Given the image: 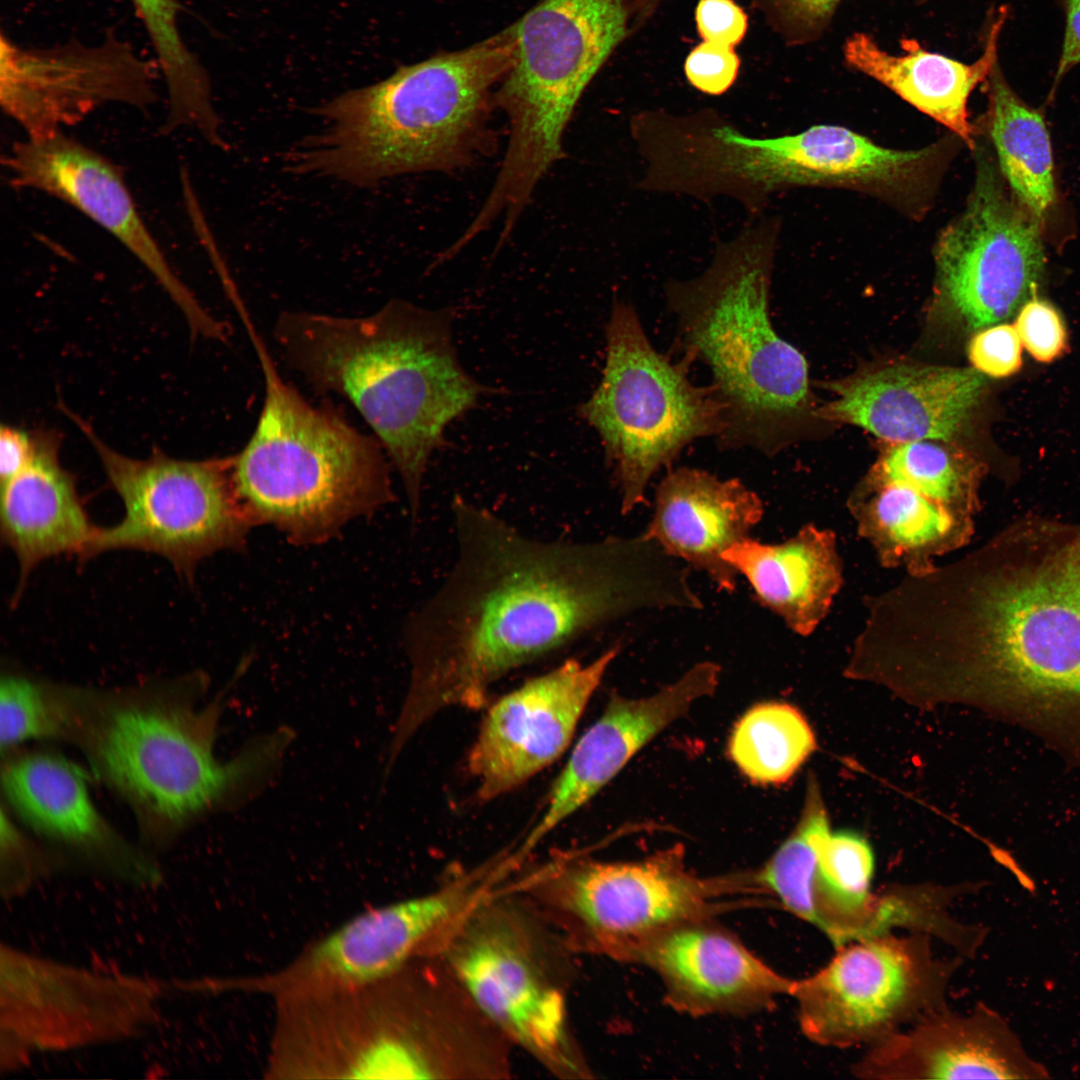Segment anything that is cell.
<instances>
[{"instance_id": "6da1fadb", "label": "cell", "mask_w": 1080, "mask_h": 1080, "mask_svg": "<svg viewBox=\"0 0 1080 1080\" xmlns=\"http://www.w3.org/2000/svg\"><path fill=\"white\" fill-rule=\"evenodd\" d=\"M864 606V668L907 703L1039 722L1080 714L1079 523L1019 519Z\"/></svg>"}, {"instance_id": "7a4b0ae2", "label": "cell", "mask_w": 1080, "mask_h": 1080, "mask_svg": "<svg viewBox=\"0 0 1080 1080\" xmlns=\"http://www.w3.org/2000/svg\"><path fill=\"white\" fill-rule=\"evenodd\" d=\"M451 513L455 559L405 629L410 678L395 751L439 711L481 707L501 677L596 628L642 610L703 607L687 567L643 533L540 540L459 495Z\"/></svg>"}, {"instance_id": "3957f363", "label": "cell", "mask_w": 1080, "mask_h": 1080, "mask_svg": "<svg viewBox=\"0 0 1080 1080\" xmlns=\"http://www.w3.org/2000/svg\"><path fill=\"white\" fill-rule=\"evenodd\" d=\"M201 674L112 690L71 688L68 739L127 802L144 836L167 845L212 812L255 798L295 739L282 726L250 739L231 759L214 753L224 695L199 706Z\"/></svg>"}, {"instance_id": "277c9868", "label": "cell", "mask_w": 1080, "mask_h": 1080, "mask_svg": "<svg viewBox=\"0 0 1080 1080\" xmlns=\"http://www.w3.org/2000/svg\"><path fill=\"white\" fill-rule=\"evenodd\" d=\"M453 312L392 299L373 314L280 313L274 337L311 386L348 399L397 470L413 519L431 454L445 427L486 390L462 368Z\"/></svg>"}, {"instance_id": "5b68a950", "label": "cell", "mask_w": 1080, "mask_h": 1080, "mask_svg": "<svg viewBox=\"0 0 1080 1080\" xmlns=\"http://www.w3.org/2000/svg\"><path fill=\"white\" fill-rule=\"evenodd\" d=\"M515 44L510 25L332 98L314 110L319 126L284 152L283 168L372 188L407 174L471 167L498 145L491 116Z\"/></svg>"}, {"instance_id": "8992f818", "label": "cell", "mask_w": 1080, "mask_h": 1080, "mask_svg": "<svg viewBox=\"0 0 1080 1080\" xmlns=\"http://www.w3.org/2000/svg\"><path fill=\"white\" fill-rule=\"evenodd\" d=\"M774 231L747 225L695 278L671 280L675 347L710 371L724 409L722 449L774 453L809 404L808 365L775 331L769 311Z\"/></svg>"}, {"instance_id": "52a82bcc", "label": "cell", "mask_w": 1080, "mask_h": 1080, "mask_svg": "<svg viewBox=\"0 0 1080 1080\" xmlns=\"http://www.w3.org/2000/svg\"><path fill=\"white\" fill-rule=\"evenodd\" d=\"M243 326L265 390L255 430L234 455L237 496L254 526L271 525L295 545L323 543L394 500L384 448L334 408L307 401L280 375L252 319Z\"/></svg>"}, {"instance_id": "ba28073f", "label": "cell", "mask_w": 1080, "mask_h": 1080, "mask_svg": "<svg viewBox=\"0 0 1080 1080\" xmlns=\"http://www.w3.org/2000/svg\"><path fill=\"white\" fill-rule=\"evenodd\" d=\"M628 0H541L513 25V61L496 91L508 121L482 209L516 224L548 170L567 155L565 130L589 83L628 31Z\"/></svg>"}, {"instance_id": "9c48e42d", "label": "cell", "mask_w": 1080, "mask_h": 1080, "mask_svg": "<svg viewBox=\"0 0 1080 1080\" xmlns=\"http://www.w3.org/2000/svg\"><path fill=\"white\" fill-rule=\"evenodd\" d=\"M572 954L528 901L500 887L464 917L438 956L512 1045L561 1079H589L568 1012Z\"/></svg>"}, {"instance_id": "30bf717a", "label": "cell", "mask_w": 1080, "mask_h": 1080, "mask_svg": "<svg viewBox=\"0 0 1080 1080\" xmlns=\"http://www.w3.org/2000/svg\"><path fill=\"white\" fill-rule=\"evenodd\" d=\"M507 888L528 901L574 953L615 961L659 930L753 904L738 897L765 894L756 872H690L680 845L631 862L559 853Z\"/></svg>"}, {"instance_id": "8fae6325", "label": "cell", "mask_w": 1080, "mask_h": 1080, "mask_svg": "<svg viewBox=\"0 0 1080 1080\" xmlns=\"http://www.w3.org/2000/svg\"><path fill=\"white\" fill-rule=\"evenodd\" d=\"M271 1079H428L437 1013L407 963L368 985L275 998Z\"/></svg>"}, {"instance_id": "7c38bea8", "label": "cell", "mask_w": 1080, "mask_h": 1080, "mask_svg": "<svg viewBox=\"0 0 1080 1080\" xmlns=\"http://www.w3.org/2000/svg\"><path fill=\"white\" fill-rule=\"evenodd\" d=\"M606 339L602 378L578 413L601 439L627 515L686 446L722 434L724 409L711 384L690 381L687 359L673 361L653 347L631 304L614 301Z\"/></svg>"}, {"instance_id": "4fadbf2b", "label": "cell", "mask_w": 1080, "mask_h": 1080, "mask_svg": "<svg viewBox=\"0 0 1080 1080\" xmlns=\"http://www.w3.org/2000/svg\"><path fill=\"white\" fill-rule=\"evenodd\" d=\"M67 413L96 451L124 507L118 523L100 527L92 557L111 550L150 552L191 580L205 558L245 548L254 525L235 490L234 455L190 461L158 453L134 459L104 443L82 418Z\"/></svg>"}, {"instance_id": "5bb4252c", "label": "cell", "mask_w": 1080, "mask_h": 1080, "mask_svg": "<svg viewBox=\"0 0 1080 1080\" xmlns=\"http://www.w3.org/2000/svg\"><path fill=\"white\" fill-rule=\"evenodd\" d=\"M932 938L891 932L837 948L823 968L794 982L802 1033L825 1047L869 1046L947 1008L962 956H936Z\"/></svg>"}, {"instance_id": "9a60e30c", "label": "cell", "mask_w": 1080, "mask_h": 1080, "mask_svg": "<svg viewBox=\"0 0 1080 1080\" xmlns=\"http://www.w3.org/2000/svg\"><path fill=\"white\" fill-rule=\"evenodd\" d=\"M162 985L98 972L1 945L0 1069L24 1067L38 1052L127 1040L159 1016Z\"/></svg>"}, {"instance_id": "2e32d148", "label": "cell", "mask_w": 1080, "mask_h": 1080, "mask_svg": "<svg viewBox=\"0 0 1080 1080\" xmlns=\"http://www.w3.org/2000/svg\"><path fill=\"white\" fill-rule=\"evenodd\" d=\"M1040 222L982 161L966 208L934 249L935 309L978 330L1011 317L1044 270Z\"/></svg>"}, {"instance_id": "e0dca14e", "label": "cell", "mask_w": 1080, "mask_h": 1080, "mask_svg": "<svg viewBox=\"0 0 1080 1080\" xmlns=\"http://www.w3.org/2000/svg\"><path fill=\"white\" fill-rule=\"evenodd\" d=\"M467 906L462 887L445 881L428 893L362 911L313 941L282 968L260 976L219 979L218 988L273 999L359 988L435 952Z\"/></svg>"}, {"instance_id": "ac0fdd59", "label": "cell", "mask_w": 1080, "mask_h": 1080, "mask_svg": "<svg viewBox=\"0 0 1080 1080\" xmlns=\"http://www.w3.org/2000/svg\"><path fill=\"white\" fill-rule=\"evenodd\" d=\"M156 60L109 32L97 44L77 40L27 47L0 37V102L26 137L51 135L108 104L147 109L157 99Z\"/></svg>"}, {"instance_id": "d6986e66", "label": "cell", "mask_w": 1080, "mask_h": 1080, "mask_svg": "<svg viewBox=\"0 0 1080 1080\" xmlns=\"http://www.w3.org/2000/svg\"><path fill=\"white\" fill-rule=\"evenodd\" d=\"M939 154L936 145L897 150L842 126L815 125L767 138L739 133L729 145L726 162L736 190L760 208L773 193L802 186L917 195L929 185Z\"/></svg>"}, {"instance_id": "ffe728a7", "label": "cell", "mask_w": 1080, "mask_h": 1080, "mask_svg": "<svg viewBox=\"0 0 1080 1080\" xmlns=\"http://www.w3.org/2000/svg\"><path fill=\"white\" fill-rule=\"evenodd\" d=\"M18 189L51 195L113 235L145 266L184 314L194 335L225 341L229 327L199 303L172 269L112 161L64 131L26 137L4 159Z\"/></svg>"}, {"instance_id": "44dd1931", "label": "cell", "mask_w": 1080, "mask_h": 1080, "mask_svg": "<svg viewBox=\"0 0 1080 1080\" xmlns=\"http://www.w3.org/2000/svg\"><path fill=\"white\" fill-rule=\"evenodd\" d=\"M620 648L614 645L589 663L568 659L489 708L467 757L478 799L514 790L564 753Z\"/></svg>"}, {"instance_id": "7402d4cb", "label": "cell", "mask_w": 1080, "mask_h": 1080, "mask_svg": "<svg viewBox=\"0 0 1080 1080\" xmlns=\"http://www.w3.org/2000/svg\"><path fill=\"white\" fill-rule=\"evenodd\" d=\"M712 917L683 921L632 945L621 962L653 971L666 1003L693 1017L745 1016L767 1010L795 980L756 956Z\"/></svg>"}, {"instance_id": "603a6c76", "label": "cell", "mask_w": 1080, "mask_h": 1080, "mask_svg": "<svg viewBox=\"0 0 1080 1080\" xmlns=\"http://www.w3.org/2000/svg\"><path fill=\"white\" fill-rule=\"evenodd\" d=\"M1 771L10 809L27 826L88 867L138 887L158 886V864L127 842L96 808L87 777L48 751L9 752Z\"/></svg>"}, {"instance_id": "cb8c5ba5", "label": "cell", "mask_w": 1080, "mask_h": 1080, "mask_svg": "<svg viewBox=\"0 0 1080 1080\" xmlns=\"http://www.w3.org/2000/svg\"><path fill=\"white\" fill-rule=\"evenodd\" d=\"M852 1073L871 1080L1047 1079L1007 1021L984 1003L945 1009L869 1046Z\"/></svg>"}, {"instance_id": "d4e9b609", "label": "cell", "mask_w": 1080, "mask_h": 1080, "mask_svg": "<svg viewBox=\"0 0 1080 1080\" xmlns=\"http://www.w3.org/2000/svg\"><path fill=\"white\" fill-rule=\"evenodd\" d=\"M720 667L704 661L653 695L610 696L601 716L582 735L556 779L543 816L520 844L530 852L558 825L593 798L648 742L712 695Z\"/></svg>"}, {"instance_id": "484cf974", "label": "cell", "mask_w": 1080, "mask_h": 1080, "mask_svg": "<svg viewBox=\"0 0 1080 1080\" xmlns=\"http://www.w3.org/2000/svg\"><path fill=\"white\" fill-rule=\"evenodd\" d=\"M975 369L894 364L830 384L833 401L816 415L859 426L894 443L952 440L984 388Z\"/></svg>"}, {"instance_id": "4316f807", "label": "cell", "mask_w": 1080, "mask_h": 1080, "mask_svg": "<svg viewBox=\"0 0 1080 1080\" xmlns=\"http://www.w3.org/2000/svg\"><path fill=\"white\" fill-rule=\"evenodd\" d=\"M763 512L760 497L739 479L680 467L657 486L643 534L669 556L704 572L718 590L731 593L738 574L723 555L750 537Z\"/></svg>"}, {"instance_id": "83f0119b", "label": "cell", "mask_w": 1080, "mask_h": 1080, "mask_svg": "<svg viewBox=\"0 0 1080 1080\" xmlns=\"http://www.w3.org/2000/svg\"><path fill=\"white\" fill-rule=\"evenodd\" d=\"M1009 16L1001 6L988 16L980 57L965 63L925 49L914 38L900 40V53L887 52L866 32L850 35L842 47L845 64L879 82L920 112L974 146L968 101L998 59V42Z\"/></svg>"}, {"instance_id": "f1b7e54d", "label": "cell", "mask_w": 1080, "mask_h": 1080, "mask_svg": "<svg viewBox=\"0 0 1080 1080\" xmlns=\"http://www.w3.org/2000/svg\"><path fill=\"white\" fill-rule=\"evenodd\" d=\"M0 528L19 563L15 596L44 560L60 555L92 558L100 527L91 521L75 479L61 465L55 440L36 437L29 463L1 483Z\"/></svg>"}, {"instance_id": "f546056e", "label": "cell", "mask_w": 1080, "mask_h": 1080, "mask_svg": "<svg viewBox=\"0 0 1080 1080\" xmlns=\"http://www.w3.org/2000/svg\"><path fill=\"white\" fill-rule=\"evenodd\" d=\"M723 558L746 578L761 606L803 637L824 620L843 585L836 534L813 523L781 543L749 537L729 548Z\"/></svg>"}, {"instance_id": "4dcf8cb0", "label": "cell", "mask_w": 1080, "mask_h": 1080, "mask_svg": "<svg viewBox=\"0 0 1080 1080\" xmlns=\"http://www.w3.org/2000/svg\"><path fill=\"white\" fill-rule=\"evenodd\" d=\"M847 507L879 563L907 575L931 571L937 558L966 546L975 528V518L897 483H861Z\"/></svg>"}, {"instance_id": "1f68e13d", "label": "cell", "mask_w": 1080, "mask_h": 1080, "mask_svg": "<svg viewBox=\"0 0 1080 1080\" xmlns=\"http://www.w3.org/2000/svg\"><path fill=\"white\" fill-rule=\"evenodd\" d=\"M874 857L858 833H825L801 920L821 930L837 949L871 936L878 893L871 891Z\"/></svg>"}, {"instance_id": "d6a6232c", "label": "cell", "mask_w": 1080, "mask_h": 1080, "mask_svg": "<svg viewBox=\"0 0 1080 1080\" xmlns=\"http://www.w3.org/2000/svg\"><path fill=\"white\" fill-rule=\"evenodd\" d=\"M982 84L988 98L986 122L1002 173L1016 200L1041 221L1055 202L1052 148L1044 118L1013 91L999 58Z\"/></svg>"}, {"instance_id": "836d02e7", "label": "cell", "mask_w": 1080, "mask_h": 1080, "mask_svg": "<svg viewBox=\"0 0 1080 1080\" xmlns=\"http://www.w3.org/2000/svg\"><path fill=\"white\" fill-rule=\"evenodd\" d=\"M942 440L895 443L862 483L905 485L957 513L976 516L983 465Z\"/></svg>"}, {"instance_id": "e575fe53", "label": "cell", "mask_w": 1080, "mask_h": 1080, "mask_svg": "<svg viewBox=\"0 0 1080 1080\" xmlns=\"http://www.w3.org/2000/svg\"><path fill=\"white\" fill-rule=\"evenodd\" d=\"M816 748L814 733L802 713L782 702H764L747 710L735 724L728 754L751 782H787Z\"/></svg>"}, {"instance_id": "d590c367", "label": "cell", "mask_w": 1080, "mask_h": 1080, "mask_svg": "<svg viewBox=\"0 0 1080 1080\" xmlns=\"http://www.w3.org/2000/svg\"><path fill=\"white\" fill-rule=\"evenodd\" d=\"M155 52L168 109L178 116L203 111L212 101L208 74L186 45L179 27L178 0H130Z\"/></svg>"}, {"instance_id": "8d00e7d4", "label": "cell", "mask_w": 1080, "mask_h": 1080, "mask_svg": "<svg viewBox=\"0 0 1080 1080\" xmlns=\"http://www.w3.org/2000/svg\"><path fill=\"white\" fill-rule=\"evenodd\" d=\"M68 686L22 673L3 674L0 685V746L9 753L28 740L66 738L69 732Z\"/></svg>"}, {"instance_id": "74e56055", "label": "cell", "mask_w": 1080, "mask_h": 1080, "mask_svg": "<svg viewBox=\"0 0 1080 1080\" xmlns=\"http://www.w3.org/2000/svg\"><path fill=\"white\" fill-rule=\"evenodd\" d=\"M0 892L5 900L26 894L40 879L52 872L50 857L20 832L1 811Z\"/></svg>"}, {"instance_id": "f35d334b", "label": "cell", "mask_w": 1080, "mask_h": 1080, "mask_svg": "<svg viewBox=\"0 0 1080 1080\" xmlns=\"http://www.w3.org/2000/svg\"><path fill=\"white\" fill-rule=\"evenodd\" d=\"M843 0H757L769 24L789 45L818 41Z\"/></svg>"}, {"instance_id": "ab89813d", "label": "cell", "mask_w": 1080, "mask_h": 1080, "mask_svg": "<svg viewBox=\"0 0 1080 1080\" xmlns=\"http://www.w3.org/2000/svg\"><path fill=\"white\" fill-rule=\"evenodd\" d=\"M1014 326L1022 345L1039 362H1052L1066 348L1067 334L1061 315L1035 294L1021 306Z\"/></svg>"}, {"instance_id": "60d3db41", "label": "cell", "mask_w": 1080, "mask_h": 1080, "mask_svg": "<svg viewBox=\"0 0 1080 1080\" xmlns=\"http://www.w3.org/2000/svg\"><path fill=\"white\" fill-rule=\"evenodd\" d=\"M1022 343L1014 325L997 324L985 327L971 338L968 357L982 375L1004 378L1018 372L1022 366Z\"/></svg>"}, {"instance_id": "b9f144b4", "label": "cell", "mask_w": 1080, "mask_h": 1080, "mask_svg": "<svg viewBox=\"0 0 1080 1080\" xmlns=\"http://www.w3.org/2000/svg\"><path fill=\"white\" fill-rule=\"evenodd\" d=\"M739 67L740 59L734 47L702 41L688 54L684 71L695 89L718 96L734 84Z\"/></svg>"}, {"instance_id": "7bdbcfd3", "label": "cell", "mask_w": 1080, "mask_h": 1080, "mask_svg": "<svg viewBox=\"0 0 1080 1080\" xmlns=\"http://www.w3.org/2000/svg\"><path fill=\"white\" fill-rule=\"evenodd\" d=\"M695 21L703 41L731 47L742 41L748 27L745 11L733 0H699Z\"/></svg>"}, {"instance_id": "ee69618b", "label": "cell", "mask_w": 1080, "mask_h": 1080, "mask_svg": "<svg viewBox=\"0 0 1080 1080\" xmlns=\"http://www.w3.org/2000/svg\"><path fill=\"white\" fill-rule=\"evenodd\" d=\"M36 437L19 428L5 425L0 430V480L4 483L21 471L31 460Z\"/></svg>"}, {"instance_id": "f6af8a7d", "label": "cell", "mask_w": 1080, "mask_h": 1080, "mask_svg": "<svg viewBox=\"0 0 1080 1080\" xmlns=\"http://www.w3.org/2000/svg\"><path fill=\"white\" fill-rule=\"evenodd\" d=\"M1059 3L1064 13L1065 27L1053 91L1061 79L1080 64V0H1059Z\"/></svg>"}, {"instance_id": "bcb514c9", "label": "cell", "mask_w": 1080, "mask_h": 1080, "mask_svg": "<svg viewBox=\"0 0 1080 1080\" xmlns=\"http://www.w3.org/2000/svg\"><path fill=\"white\" fill-rule=\"evenodd\" d=\"M659 1L660 0H643L641 6L642 16L648 14V12L653 9Z\"/></svg>"}, {"instance_id": "7dc6e473", "label": "cell", "mask_w": 1080, "mask_h": 1080, "mask_svg": "<svg viewBox=\"0 0 1080 1080\" xmlns=\"http://www.w3.org/2000/svg\"><path fill=\"white\" fill-rule=\"evenodd\" d=\"M916 1H917V3H918V4H923V3H925V2H926V1H928V0H916Z\"/></svg>"}]
</instances>
